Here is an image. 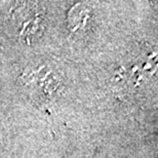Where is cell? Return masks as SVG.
Segmentation results:
<instances>
[{"label":"cell","mask_w":158,"mask_h":158,"mask_svg":"<svg viewBox=\"0 0 158 158\" xmlns=\"http://www.w3.org/2000/svg\"><path fill=\"white\" fill-rule=\"evenodd\" d=\"M42 20L38 6H24L21 10L17 11L15 15L19 33L25 38L30 39L33 38V36L40 35L42 31Z\"/></svg>","instance_id":"obj_2"},{"label":"cell","mask_w":158,"mask_h":158,"mask_svg":"<svg viewBox=\"0 0 158 158\" xmlns=\"http://www.w3.org/2000/svg\"><path fill=\"white\" fill-rule=\"evenodd\" d=\"M93 12L89 6L83 3L73 6L68 14V25L71 32L75 34L87 32L93 24Z\"/></svg>","instance_id":"obj_3"},{"label":"cell","mask_w":158,"mask_h":158,"mask_svg":"<svg viewBox=\"0 0 158 158\" xmlns=\"http://www.w3.org/2000/svg\"><path fill=\"white\" fill-rule=\"evenodd\" d=\"M23 80L25 85L30 90H34L39 94L40 97L49 99L55 97L62 79L55 70L48 67H42L37 69L26 70L23 75Z\"/></svg>","instance_id":"obj_1"}]
</instances>
